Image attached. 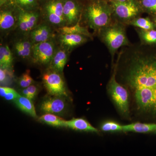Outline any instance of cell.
<instances>
[{"mask_svg":"<svg viewBox=\"0 0 156 156\" xmlns=\"http://www.w3.org/2000/svg\"><path fill=\"white\" fill-rule=\"evenodd\" d=\"M33 79L30 75V71L27 70L23 74L18 80V84L20 87L23 88H26L33 84Z\"/></svg>","mask_w":156,"mask_h":156,"instance_id":"obj_27","label":"cell"},{"mask_svg":"<svg viewBox=\"0 0 156 156\" xmlns=\"http://www.w3.org/2000/svg\"><path fill=\"white\" fill-rule=\"evenodd\" d=\"M66 108L64 97L53 96L48 98L42 101L40 106L41 110L46 113L61 115Z\"/></svg>","mask_w":156,"mask_h":156,"instance_id":"obj_12","label":"cell"},{"mask_svg":"<svg viewBox=\"0 0 156 156\" xmlns=\"http://www.w3.org/2000/svg\"><path fill=\"white\" fill-rule=\"evenodd\" d=\"M18 21L17 27L20 31L25 35H29L31 31L38 25L41 13L37 10L27 11L17 8Z\"/></svg>","mask_w":156,"mask_h":156,"instance_id":"obj_9","label":"cell"},{"mask_svg":"<svg viewBox=\"0 0 156 156\" xmlns=\"http://www.w3.org/2000/svg\"><path fill=\"white\" fill-rule=\"evenodd\" d=\"M109 1H115V2H124L125 1H127V0H108Z\"/></svg>","mask_w":156,"mask_h":156,"instance_id":"obj_34","label":"cell"},{"mask_svg":"<svg viewBox=\"0 0 156 156\" xmlns=\"http://www.w3.org/2000/svg\"><path fill=\"white\" fill-rule=\"evenodd\" d=\"M58 33L60 34H80L87 37H91V35L86 27L80 25L78 22L75 25L65 26L58 29Z\"/></svg>","mask_w":156,"mask_h":156,"instance_id":"obj_22","label":"cell"},{"mask_svg":"<svg viewBox=\"0 0 156 156\" xmlns=\"http://www.w3.org/2000/svg\"><path fill=\"white\" fill-rule=\"evenodd\" d=\"M57 47L53 39L33 45L32 61L41 66H49Z\"/></svg>","mask_w":156,"mask_h":156,"instance_id":"obj_6","label":"cell"},{"mask_svg":"<svg viewBox=\"0 0 156 156\" xmlns=\"http://www.w3.org/2000/svg\"><path fill=\"white\" fill-rule=\"evenodd\" d=\"M33 45L29 38L19 39L14 42L13 51L17 57L21 59H31Z\"/></svg>","mask_w":156,"mask_h":156,"instance_id":"obj_16","label":"cell"},{"mask_svg":"<svg viewBox=\"0 0 156 156\" xmlns=\"http://www.w3.org/2000/svg\"><path fill=\"white\" fill-rule=\"evenodd\" d=\"M12 74V71L0 68V82L1 84L5 83L8 80V76Z\"/></svg>","mask_w":156,"mask_h":156,"instance_id":"obj_30","label":"cell"},{"mask_svg":"<svg viewBox=\"0 0 156 156\" xmlns=\"http://www.w3.org/2000/svg\"><path fill=\"white\" fill-rule=\"evenodd\" d=\"M113 11L122 19L130 20L136 17L142 8L139 0H127L124 2L109 1Z\"/></svg>","mask_w":156,"mask_h":156,"instance_id":"obj_8","label":"cell"},{"mask_svg":"<svg viewBox=\"0 0 156 156\" xmlns=\"http://www.w3.org/2000/svg\"><path fill=\"white\" fill-rule=\"evenodd\" d=\"M62 74L48 69L42 76L43 84L49 94L53 96L67 97L68 94Z\"/></svg>","mask_w":156,"mask_h":156,"instance_id":"obj_5","label":"cell"},{"mask_svg":"<svg viewBox=\"0 0 156 156\" xmlns=\"http://www.w3.org/2000/svg\"><path fill=\"white\" fill-rule=\"evenodd\" d=\"M14 101L16 105L22 111L25 112L34 118L37 117L35 108L31 99L25 96L20 95Z\"/></svg>","mask_w":156,"mask_h":156,"instance_id":"obj_20","label":"cell"},{"mask_svg":"<svg viewBox=\"0 0 156 156\" xmlns=\"http://www.w3.org/2000/svg\"><path fill=\"white\" fill-rule=\"evenodd\" d=\"M131 24L144 30H150L154 28L153 23L147 18H139L133 20Z\"/></svg>","mask_w":156,"mask_h":156,"instance_id":"obj_25","label":"cell"},{"mask_svg":"<svg viewBox=\"0 0 156 156\" xmlns=\"http://www.w3.org/2000/svg\"><path fill=\"white\" fill-rule=\"evenodd\" d=\"M11 89V88L9 87H0V95L2 97H5Z\"/></svg>","mask_w":156,"mask_h":156,"instance_id":"obj_32","label":"cell"},{"mask_svg":"<svg viewBox=\"0 0 156 156\" xmlns=\"http://www.w3.org/2000/svg\"><path fill=\"white\" fill-rule=\"evenodd\" d=\"M13 54L7 45H1L0 47V67L3 69L12 71Z\"/></svg>","mask_w":156,"mask_h":156,"instance_id":"obj_19","label":"cell"},{"mask_svg":"<svg viewBox=\"0 0 156 156\" xmlns=\"http://www.w3.org/2000/svg\"><path fill=\"white\" fill-rule=\"evenodd\" d=\"M100 128L101 131L104 132H123V125L112 120L103 122Z\"/></svg>","mask_w":156,"mask_h":156,"instance_id":"obj_24","label":"cell"},{"mask_svg":"<svg viewBox=\"0 0 156 156\" xmlns=\"http://www.w3.org/2000/svg\"><path fill=\"white\" fill-rule=\"evenodd\" d=\"M122 67L117 80L129 92L131 121L156 120V56L136 54Z\"/></svg>","mask_w":156,"mask_h":156,"instance_id":"obj_1","label":"cell"},{"mask_svg":"<svg viewBox=\"0 0 156 156\" xmlns=\"http://www.w3.org/2000/svg\"><path fill=\"white\" fill-rule=\"evenodd\" d=\"M69 53L64 48L57 47L48 69L54 70L63 74V69L68 59Z\"/></svg>","mask_w":156,"mask_h":156,"instance_id":"obj_15","label":"cell"},{"mask_svg":"<svg viewBox=\"0 0 156 156\" xmlns=\"http://www.w3.org/2000/svg\"><path fill=\"white\" fill-rule=\"evenodd\" d=\"M112 11L108 0H89L84 8V17L90 28L99 29L110 22Z\"/></svg>","mask_w":156,"mask_h":156,"instance_id":"obj_2","label":"cell"},{"mask_svg":"<svg viewBox=\"0 0 156 156\" xmlns=\"http://www.w3.org/2000/svg\"><path fill=\"white\" fill-rule=\"evenodd\" d=\"M87 36L74 34H59L58 41L60 47L67 50L69 52L77 46L84 44L87 41Z\"/></svg>","mask_w":156,"mask_h":156,"instance_id":"obj_14","label":"cell"},{"mask_svg":"<svg viewBox=\"0 0 156 156\" xmlns=\"http://www.w3.org/2000/svg\"><path fill=\"white\" fill-rule=\"evenodd\" d=\"M45 1H47V0H45Z\"/></svg>","mask_w":156,"mask_h":156,"instance_id":"obj_37","label":"cell"},{"mask_svg":"<svg viewBox=\"0 0 156 156\" xmlns=\"http://www.w3.org/2000/svg\"><path fill=\"white\" fill-rule=\"evenodd\" d=\"M140 35L141 39L147 44L156 43V30L154 29L150 30H141L140 32Z\"/></svg>","mask_w":156,"mask_h":156,"instance_id":"obj_26","label":"cell"},{"mask_svg":"<svg viewBox=\"0 0 156 156\" xmlns=\"http://www.w3.org/2000/svg\"><path fill=\"white\" fill-rule=\"evenodd\" d=\"M139 2L143 9L156 14V0H139Z\"/></svg>","mask_w":156,"mask_h":156,"instance_id":"obj_28","label":"cell"},{"mask_svg":"<svg viewBox=\"0 0 156 156\" xmlns=\"http://www.w3.org/2000/svg\"><path fill=\"white\" fill-rule=\"evenodd\" d=\"M154 22L155 23H156V17L154 19Z\"/></svg>","mask_w":156,"mask_h":156,"instance_id":"obj_35","label":"cell"},{"mask_svg":"<svg viewBox=\"0 0 156 156\" xmlns=\"http://www.w3.org/2000/svg\"><path fill=\"white\" fill-rule=\"evenodd\" d=\"M10 1L11 0H0V6H1V7L9 4Z\"/></svg>","mask_w":156,"mask_h":156,"instance_id":"obj_33","label":"cell"},{"mask_svg":"<svg viewBox=\"0 0 156 156\" xmlns=\"http://www.w3.org/2000/svg\"><path fill=\"white\" fill-rule=\"evenodd\" d=\"M156 128L155 123H143L139 121L128 125H123V132H131L140 134L154 133Z\"/></svg>","mask_w":156,"mask_h":156,"instance_id":"obj_17","label":"cell"},{"mask_svg":"<svg viewBox=\"0 0 156 156\" xmlns=\"http://www.w3.org/2000/svg\"><path fill=\"white\" fill-rule=\"evenodd\" d=\"M38 92V89L36 86L34 85H31L27 88H24L22 90V93L23 96L29 98L31 100L34 99L36 96Z\"/></svg>","mask_w":156,"mask_h":156,"instance_id":"obj_29","label":"cell"},{"mask_svg":"<svg viewBox=\"0 0 156 156\" xmlns=\"http://www.w3.org/2000/svg\"><path fill=\"white\" fill-rule=\"evenodd\" d=\"M9 4L27 11H36L39 7L38 0H11Z\"/></svg>","mask_w":156,"mask_h":156,"instance_id":"obj_23","label":"cell"},{"mask_svg":"<svg viewBox=\"0 0 156 156\" xmlns=\"http://www.w3.org/2000/svg\"><path fill=\"white\" fill-rule=\"evenodd\" d=\"M106 89L120 117L124 120L131 121L129 92L126 87L117 80L115 67L107 85Z\"/></svg>","mask_w":156,"mask_h":156,"instance_id":"obj_3","label":"cell"},{"mask_svg":"<svg viewBox=\"0 0 156 156\" xmlns=\"http://www.w3.org/2000/svg\"><path fill=\"white\" fill-rule=\"evenodd\" d=\"M154 133H156V128L155 131H154Z\"/></svg>","mask_w":156,"mask_h":156,"instance_id":"obj_36","label":"cell"},{"mask_svg":"<svg viewBox=\"0 0 156 156\" xmlns=\"http://www.w3.org/2000/svg\"><path fill=\"white\" fill-rule=\"evenodd\" d=\"M0 29L1 32H7L17 27L18 10L12 4H7L1 7Z\"/></svg>","mask_w":156,"mask_h":156,"instance_id":"obj_10","label":"cell"},{"mask_svg":"<svg viewBox=\"0 0 156 156\" xmlns=\"http://www.w3.org/2000/svg\"><path fill=\"white\" fill-rule=\"evenodd\" d=\"M63 0H47L42 7L41 14L45 22L56 29L66 26L63 13Z\"/></svg>","mask_w":156,"mask_h":156,"instance_id":"obj_4","label":"cell"},{"mask_svg":"<svg viewBox=\"0 0 156 156\" xmlns=\"http://www.w3.org/2000/svg\"><path fill=\"white\" fill-rule=\"evenodd\" d=\"M30 40L33 44L53 39V27L46 22L38 24L30 33Z\"/></svg>","mask_w":156,"mask_h":156,"instance_id":"obj_13","label":"cell"},{"mask_svg":"<svg viewBox=\"0 0 156 156\" xmlns=\"http://www.w3.org/2000/svg\"><path fill=\"white\" fill-rule=\"evenodd\" d=\"M102 37L112 56L119 48L128 44L126 34L120 26L116 25L107 27L103 31Z\"/></svg>","mask_w":156,"mask_h":156,"instance_id":"obj_7","label":"cell"},{"mask_svg":"<svg viewBox=\"0 0 156 156\" xmlns=\"http://www.w3.org/2000/svg\"><path fill=\"white\" fill-rule=\"evenodd\" d=\"M39 120L54 127H66V121L53 114L46 113L42 115L39 118Z\"/></svg>","mask_w":156,"mask_h":156,"instance_id":"obj_21","label":"cell"},{"mask_svg":"<svg viewBox=\"0 0 156 156\" xmlns=\"http://www.w3.org/2000/svg\"><path fill=\"white\" fill-rule=\"evenodd\" d=\"M20 95L15 91L14 89L11 88V90L7 93L4 97L6 100L8 101L14 100L20 96Z\"/></svg>","mask_w":156,"mask_h":156,"instance_id":"obj_31","label":"cell"},{"mask_svg":"<svg viewBox=\"0 0 156 156\" xmlns=\"http://www.w3.org/2000/svg\"><path fill=\"white\" fill-rule=\"evenodd\" d=\"M66 127L76 131L84 132L100 133V130L95 128L90 123L83 118H73L66 121Z\"/></svg>","mask_w":156,"mask_h":156,"instance_id":"obj_18","label":"cell"},{"mask_svg":"<svg viewBox=\"0 0 156 156\" xmlns=\"http://www.w3.org/2000/svg\"><path fill=\"white\" fill-rule=\"evenodd\" d=\"M83 9L77 0H63V16L66 26L74 25L80 21Z\"/></svg>","mask_w":156,"mask_h":156,"instance_id":"obj_11","label":"cell"}]
</instances>
